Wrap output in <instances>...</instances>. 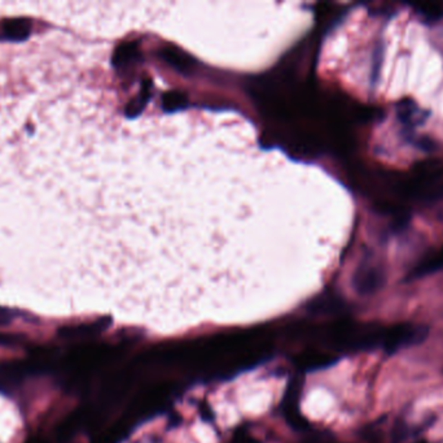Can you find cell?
<instances>
[{
    "label": "cell",
    "instance_id": "cell-1",
    "mask_svg": "<svg viewBox=\"0 0 443 443\" xmlns=\"http://www.w3.org/2000/svg\"><path fill=\"white\" fill-rule=\"evenodd\" d=\"M428 328L420 324L413 322H400L393 326L385 328L384 339H382V350L387 354L393 355L403 348H409L412 346L420 344L428 337Z\"/></svg>",
    "mask_w": 443,
    "mask_h": 443
},
{
    "label": "cell",
    "instance_id": "cell-2",
    "mask_svg": "<svg viewBox=\"0 0 443 443\" xmlns=\"http://www.w3.org/2000/svg\"><path fill=\"white\" fill-rule=\"evenodd\" d=\"M385 279L387 275L382 266L372 262H366L356 270L353 286L360 295H372L384 286Z\"/></svg>",
    "mask_w": 443,
    "mask_h": 443
},
{
    "label": "cell",
    "instance_id": "cell-3",
    "mask_svg": "<svg viewBox=\"0 0 443 443\" xmlns=\"http://www.w3.org/2000/svg\"><path fill=\"white\" fill-rule=\"evenodd\" d=\"M0 38L20 42L30 35L32 23L28 19H10L1 23Z\"/></svg>",
    "mask_w": 443,
    "mask_h": 443
},
{
    "label": "cell",
    "instance_id": "cell-4",
    "mask_svg": "<svg viewBox=\"0 0 443 443\" xmlns=\"http://www.w3.org/2000/svg\"><path fill=\"white\" fill-rule=\"evenodd\" d=\"M441 269H443V247L431 255L426 256L425 259H422V262L411 272V277H422Z\"/></svg>",
    "mask_w": 443,
    "mask_h": 443
}]
</instances>
